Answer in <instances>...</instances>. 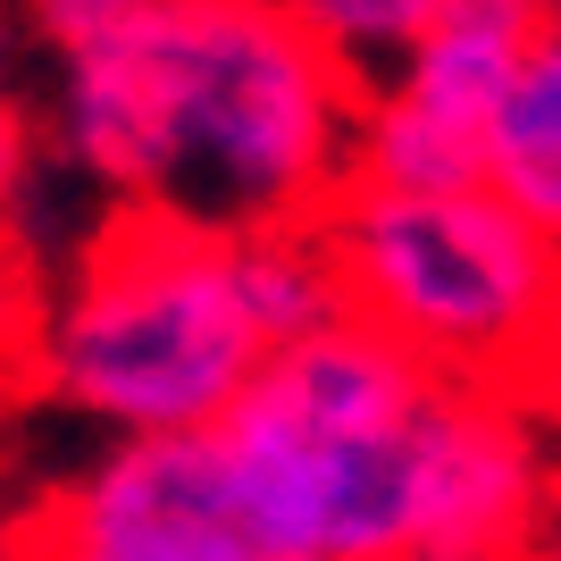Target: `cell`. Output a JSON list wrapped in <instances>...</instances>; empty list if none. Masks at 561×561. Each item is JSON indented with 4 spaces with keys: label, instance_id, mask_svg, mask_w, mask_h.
<instances>
[{
    "label": "cell",
    "instance_id": "obj_1",
    "mask_svg": "<svg viewBox=\"0 0 561 561\" xmlns=\"http://www.w3.org/2000/svg\"><path fill=\"white\" fill-rule=\"evenodd\" d=\"M34 135L101 218L302 234L352 185L360 93L277 0H25Z\"/></svg>",
    "mask_w": 561,
    "mask_h": 561
},
{
    "label": "cell",
    "instance_id": "obj_2",
    "mask_svg": "<svg viewBox=\"0 0 561 561\" xmlns=\"http://www.w3.org/2000/svg\"><path fill=\"white\" fill-rule=\"evenodd\" d=\"M319 234H202L168 218H101L50 260L34 394L101 445L210 436L285 344L335 328Z\"/></svg>",
    "mask_w": 561,
    "mask_h": 561
},
{
    "label": "cell",
    "instance_id": "obj_3",
    "mask_svg": "<svg viewBox=\"0 0 561 561\" xmlns=\"http://www.w3.org/2000/svg\"><path fill=\"white\" fill-rule=\"evenodd\" d=\"M445 394L352 319L285 344L210 427L252 545L268 561H411Z\"/></svg>",
    "mask_w": 561,
    "mask_h": 561
},
{
    "label": "cell",
    "instance_id": "obj_4",
    "mask_svg": "<svg viewBox=\"0 0 561 561\" xmlns=\"http://www.w3.org/2000/svg\"><path fill=\"white\" fill-rule=\"evenodd\" d=\"M335 310L411 369L537 402L561 369V252L478 185H344L319 218Z\"/></svg>",
    "mask_w": 561,
    "mask_h": 561
},
{
    "label": "cell",
    "instance_id": "obj_5",
    "mask_svg": "<svg viewBox=\"0 0 561 561\" xmlns=\"http://www.w3.org/2000/svg\"><path fill=\"white\" fill-rule=\"evenodd\" d=\"M0 561H268L218 478L210 436L101 445L34 494Z\"/></svg>",
    "mask_w": 561,
    "mask_h": 561
},
{
    "label": "cell",
    "instance_id": "obj_6",
    "mask_svg": "<svg viewBox=\"0 0 561 561\" xmlns=\"http://www.w3.org/2000/svg\"><path fill=\"white\" fill-rule=\"evenodd\" d=\"M528 34H537L528 0H445L427 43L360 101L352 185H478L503 93L528 59Z\"/></svg>",
    "mask_w": 561,
    "mask_h": 561
},
{
    "label": "cell",
    "instance_id": "obj_7",
    "mask_svg": "<svg viewBox=\"0 0 561 561\" xmlns=\"http://www.w3.org/2000/svg\"><path fill=\"white\" fill-rule=\"evenodd\" d=\"M478 176L561 252V9H537L528 59H519L512 93H503V117L486 135Z\"/></svg>",
    "mask_w": 561,
    "mask_h": 561
},
{
    "label": "cell",
    "instance_id": "obj_8",
    "mask_svg": "<svg viewBox=\"0 0 561 561\" xmlns=\"http://www.w3.org/2000/svg\"><path fill=\"white\" fill-rule=\"evenodd\" d=\"M277 9L302 25L310 50H319L360 101L427 43V25L445 18V0H277Z\"/></svg>",
    "mask_w": 561,
    "mask_h": 561
},
{
    "label": "cell",
    "instance_id": "obj_9",
    "mask_svg": "<svg viewBox=\"0 0 561 561\" xmlns=\"http://www.w3.org/2000/svg\"><path fill=\"white\" fill-rule=\"evenodd\" d=\"M50 302V260L0 218V402L34 386V335Z\"/></svg>",
    "mask_w": 561,
    "mask_h": 561
},
{
    "label": "cell",
    "instance_id": "obj_10",
    "mask_svg": "<svg viewBox=\"0 0 561 561\" xmlns=\"http://www.w3.org/2000/svg\"><path fill=\"white\" fill-rule=\"evenodd\" d=\"M18 18L0 9V218H18V202L34 193V176H43V135H34V101L18 93Z\"/></svg>",
    "mask_w": 561,
    "mask_h": 561
},
{
    "label": "cell",
    "instance_id": "obj_11",
    "mask_svg": "<svg viewBox=\"0 0 561 561\" xmlns=\"http://www.w3.org/2000/svg\"><path fill=\"white\" fill-rule=\"evenodd\" d=\"M537 402H545V420H553V436H561V369H553V386H545Z\"/></svg>",
    "mask_w": 561,
    "mask_h": 561
},
{
    "label": "cell",
    "instance_id": "obj_12",
    "mask_svg": "<svg viewBox=\"0 0 561 561\" xmlns=\"http://www.w3.org/2000/svg\"><path fill=\"white\" fill-rule=\"evenodd\" d=\"M528 9H561V0H528Z\"/></svg>",
    "mask_w": 561,
    "mask_h": 561
}]
</instances>
